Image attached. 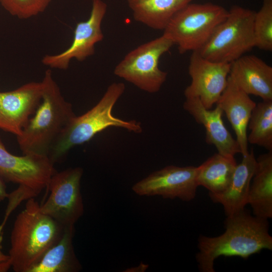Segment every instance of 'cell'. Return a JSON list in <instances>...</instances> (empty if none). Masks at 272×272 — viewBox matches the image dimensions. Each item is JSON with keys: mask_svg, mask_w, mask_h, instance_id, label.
<instances>
[{"mask_svg": "<svg viewBox=\"0 0 272 272\" xmlns=\"http://www.w3.org/2000/svg\"><path fill=\"white\" fill-rule=\"evenodd\" d=\"M225 227L221 235L199 237L196 259L200 271L215 272L214 261L221 256L247 259L263 249H272L267 220L252 216L245 209L227 216Z\"/></svg>", "mask_w": 272, "mask_h": 272, "instance_id": "obj_1", "label": "cell"}, {"mask_svg": "<svg viewBox=\"0 0 272 272\" xmlns=\"http://www.w3.org/2000/svg\"><path fill=\"white\" fill-rule=\"evenodd\" d=\"M41 102L21 134L17 136L23 155L48 156L64 129L76 115L47 70L42 80Z\"/></svg>", "mask_w": 272, "mask_h": 272, "instance_id": "obj_2", "label": "cell"}, {"mask_svg": "<svg viewBox=\"0 0 272 272\" xmlns=\"http://www.w3.org/2000/svg\"><path fill=\"white\" fill-rule=\"evenodd\" d=\"M39 206L34 198L28 199L15 220L8 254L15 272H29L62 234L63 227Z\"/></svg>", "mask_w": 272, "mask_h": 272, "instance_id": "obj_3", "label": "cell"}, {"mask_svg": "<svg viewBox=\"0 0 272 272\" xmlns=\"http://www.w3.org/2000/svg\"><path fill=\"white\" fill-rule=\"evenodd\" d=\"M121 82L113 83L107 88L98 102L83 114L76 115L64 129L52 148L48 157L54 164L73 147L91 140L97 133L111 126L130 132L141 133V123L135 120H125L112 114L113 107L125 91Z\"/></svg>", "mask_w": 272, "mask_h": 272, "instance_id": "obj_4", "label": "cell"}, {"mask_svg": "<svg viewBox=\"0 0 272 272\" xmlns=\"http://www.w3.org/2000/svg\"><path fill=\"white\" fill-rule=\"evenodd\" d=\"M55 172L54 163L48 156L13 155L0 137V177L19 185L9 193L5 215L9 217L22 201L39 194Z\"/></svg>", "mask_w": 272, "mask_h": 272, "instance_id": "obj_5", "label": "cell"}, {"mask_svg": "<svg viewBox=\"0 0 272 272\" xmlns=\"http://www.w3.org/2000/svg\"><path fill=\"white\" fill-rule=\"evenodd\" d=\"M255 12L233 6L199 50L204 58L217 62L232 63L255 47L253 22Z\"/></svg>", "mask_w": 272, "mask_h": 272, "instance_id": "obj_6", "label": "cell"}, {"mask_svg": "<svg viewBox=\"0 0 272 272\" xmlns=\"http://www.w3.org/2000/svg\"><path fill=\"white\" fill-rule=\"evenodd\" d=\"M228 13L218 5L190 3L174 15L163 35L177 45L181 54L199 50L226 19Z\"/></svg>", "mask_w": 272, "mask_h": 272, "instance_id": "obj_7", "label": "cell"}, {"mask_svg": "<svg viewBox=\"0 0 272 272\" xmlns=\"http://www.w3.org/2000/svg\"><path fill=\"white\" fill-rule=\"evenodd\" d=\"M174 45L163 35L128 52L115 66L114 74L142 91L155 93L166 80L167 73L159 67L160 57Z\"/></svg>", "mask_w": 272, "mask_h": 272, "instance_id": "obj_8", "label": "cell"}, {"mask_svg": "<svg viewBox=\"0 0 272 272\" xmlns=\"http://www.w3.org/2000/svg\"><path fill=\"white\" fill-rule=\"evenodd\" d=\"M83 169L77 167L57 172L51 176L47 187L49 194L39 208L63 227L75 225L83 215L84 206L81 191Z\"/></svg>", "mask_w": 272, "mask_h": 272, "instance_id": "obj_9", "label": "cell"}, {"mask_svg": "<svg viewBox=\"0 0 272 272\" xmlns=\"http://www.w3.org/2000/svg\"><path fill=\"white\" fill-rule=\"evenodd\" d=\"M196 175V167L169 165L136 182L132 190L141 196H160L189 201L196 195L198 187Z\"/></svg>", "mask_w": 272, "mask_h": 272, "instance_id": "obj_10", "label": "cell"}, {"mask_svg": "<svg viewBox=\"0 0 272 272\" xmlns=\"http://www.w3.org/2000/svg\"><path fill=\"white\" fill-rule=\"evenodd\" d=\"M107 8L103 1L93 0L90 17L77 24L71 45L60 53L46 54L42 59V64L50 69L65 70L72 59L83 61L93 55L96 44L104 38L101 25Z\"/></svg>", "mask_w": 272, "mask_h": 272, "instance_id": "obj_11", "label": "cell"}, {"mask_svg": "<svg viewBox=\"0 0 272 272\" xmlns=\"http://www.w3.org/2000/svg\"><path fill=\"white\" fill-rule=\"evenodd\" d=\"M231 63L217 62L192 52L188 65L190 84L184 90L185 98L198 97L207 109H211L226 88Z\"/></svg>", "mask_w": 272, "mask_h": 272, "instance_id": "obj_12", "label": "cell"}, {"mask_svg": "<svg viewBox=\"0 0 272 272\" xmlns=\"http://www.w3.org/2000/svg\"><path fill=\"white\" fill-rule=\"evenodd\" d=\"M43 91L41 81L0 92V129L19 135L39 105Z\"/></svg>", "mask_w": 272, "mask_h": 272, "instance_id": "obj_13", "label": "cell"}, {"mask_svg": "<svg viewBox=\"0 0 272 272\" xmlns=\"http://www.w3.org/2000/svg\"><path fill=\"white\" fill-rule=\"evenodd\" d=\"M183 108L206 130V142L215 147L218 153L234 157L240 153L239 145L223 122V111L216 104L214 109H207L198 97L185 98Z\"/></svg>", "mask_w": 272, "mask_h": 272, "instance_id": "obj_14", "label": "cell"}, {"mask_svg": "<svg viewBox=\"0 0 272 272\" xmlns=\"http://www.w3.org/2000/svg\"><path fill=\"white\" fill-rule=\"evenodd\" d=\"M216 104L226 114L235 133L240 154L246 156L249 153L247 128L256 103L229 75L227 86Z\"/></svg>", "mask_w": 272, "mask_h": 272, "instance_id": "obj_15", "label": "cell"}, {"mask_svg": "<svg viewBox=\"0 0 272 272\" xmlns=\"http://www.w3.org/2000/svg\"><path fill=\"white\" fill-rule=\"evenodd\" d=\"M229 76L248 95L272 100V67L254 55H243L231 63Z\"/></svg>", "mask_w": 272, "mask_h": 272, "instance_id": "obj_16", "label": "cell"}, {"mask_svg": "<svg viewBox=\"0 0 272 272\" xmlns=\"http://www.w3.org/2000/svg\"><path fill=\"white\" fill-rule=\"evenodd\" d=\"M256 166L253 151L243 156L237 164L232 179L226 190L219 194H209L212 200L221 204L226 216H231L245 209L252 178Z\"/></svg>", "mask_w": 272, "mask_h": 272, "instance_id": "obj_17", "label": "cell"}, {"mask_svg": "<svg viewBox=\"0 0 272 272\" xmlns=\"http://www.w3.org/2000/svg\"><path fill=\"white\" fill-rule=\"evenodd\" d=\"M247 204L250 205L254 216L266 220L272 218V151L256 159Z\"/></svg>", "mask_w": 272, "mask_h": 272, "instance_id": "obj_18", "label": "cell"}, {"mask_svg": "<svg viewBox=\"0 0 272 272\" xmlns=\"http://www.w3.org/2000/svg\"><path fill=\"white\" fill-rule=\"evenodd\" d=\"M75 225L63 227L59 239L29 272H77L82 266L75 252Z\"/></svg>", "mask_w": 272, "mask_h": 272, "instance_id": "obj_19", "label": "cell"}, {"mask_svg": "<svg viewBox=\"0 0 272 272\" xmlns=\"http://www.w3.org/2000/svg\"><path fill=\"white\" fill-rule=\"evenodd\" d=\"M192 0H127L133 19L148 27L164 30L174 15Z\"/></svg>", "mask_w": 272, "mask_h": 272, "instance_id": "obj_20", "label": "cell"}, {"mask_svg": "<svg viewBox=\"0 0 272 272\" xmlns=\"http://www.w3.org/2000/svg\"><path fill=\"white\" fill-rule=\"evenodd\" d=\"M237 164L234 157L215 154L196 167L198 186L207 188L209 194L223 193L229 185Z\"/></svg>", "mask_w": 272, "mask_h": 272, "instance_id": "obj_21", "label": "cell"}, {"mask_svg": "<svg viewBox=\"0 0 272 272\" xmlns=\"http://www.w3.org/2000/svg\"><path fill=\"white\" fill-rule=\"evenodd\" d=\"M248 143L272 151V100L256 104L248 122Z\"/></svg>", "mask_w": 272, "mask_h": 272, "instance_id": "obj_22", "label": "cell"}, {"mask_svg": "<svg viewBox=\"0 0 272 272\" xmlns=\"http://www.w3.org/2000/svg\"><path fill=\"white\" fill-rule=\"evenodd\" d=\"M253 30L255 47L264 51H271L272 0H262L260 9L255 14Z\"/></svg>", "mask_w": 272, "mask_h": 272, "instance_id": "obj_23", "label": "cell"}, {"mask_svg": "<svg viewBox=\"0 0 272 272\" xmlns=\"http://www.w3.org/2000/svg\"><path fill=\"white\" fill-rule=\"evenodd\" d=\"M51 0H0L3 7L11 15L28 19L43 12Z\"/></svg>", "mask_w": 272, "mask_h": 272, "instance_id": "obj_24", "label": "cell"}, {"mask_svg": "<svg viewBox=\"0 0 272 272\" xmlns=\"http://www.w3.org/2000/svg\"><path fill=\"white\" fill-rule=\"evenodd\" d=\"M7 219L4 218L3 222L0 225V263L7 261L9 260L10 256L9 254H6L4 253L1 249V243L3 240V230L5 224L7 221Z\"/></svg>", "mask_w": 272, "mask_h": 272, "instance_id": "obj_25", "label": "cell"}, {"mask_svg": "<svg viewBox=\"0 0 272 272\" xmlns=\"http://www.w3.org/2000/svg\"><path fill=\"white\" fill-rule=\"evenodd\" d=\"M8 195L5 181L0 177V202L7 198Z\"/></svg>", "mask_w": 272, "mask_h": 272, "instance_id": "obj_26", "label": "cell"}]
</instances>
